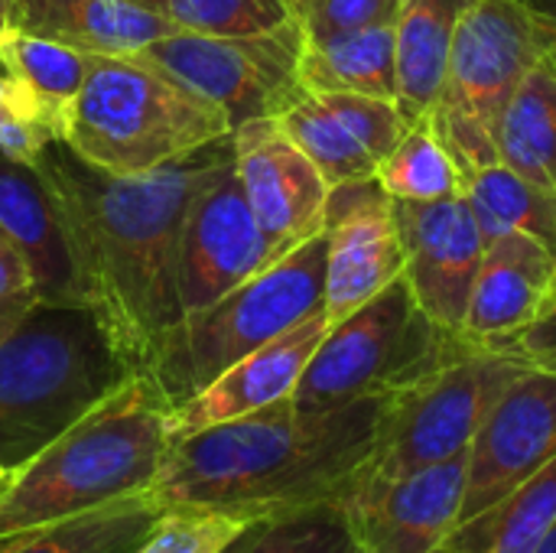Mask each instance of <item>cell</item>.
<instances>
[{"mask_svg":"<svg viewBox=\"0 0 556 553\" xmlns=\"http://www.w3.org/2000/svg\"><path fill=\"white\" fill-rule=\"evenodd\" d=\"M173 407L147 375H134L91 407L0 492V538L147 495L173 447Z\"/></svg>","mask_w":556,"mask_h":553,"instance_id":"3957f363","label":"cell"},{"mask_svg":"<svg viewBox=\"0 0 556 553\" xmlns=\"http://www.w3.org/2000/svg\"><path fill=\"white\" fill-rule=\"evenodd\" d=\"M375 183L397 202H437L466 192V173L430 117L414 121L378 163Z\"/></svg>","mask_w":556,"mask_h":553,"instance_id":"f1b7e54d","label":"cell"},{"mask_svg":"<svg viewBox=\"0 0 556 553\" xmlns=\"http://www.w3.org/2000/svg\"><path fill=\"white\" fill-rule=\"evenodd\" d=\"M556 525V456L479 521L453 531L450 551L531 553Z\"/></svg>","mask_w":556,"mask_h":553,"instance_id":"484cf974","label":"cell"},{"mask_svg":"<svg viewBox=\"0 0 556 553\" xmlns=\"http://www.w3.org/2000/svg\"><path fill=\"white\" fill-rule=\"evenodd\" d=\"M23 293H36L29 261L16 248V241L0 228V300H13Z\"/></svg>","mask_w":556,"mask_h":553,"instance_id":"d590c367","label":"cell"},{"mask_svg":"<svg viewBox=\"0 0 556 553\" xmlns=\"http://www.w3.org/2000/svg\"><path fill=\"white\" fill-rule=\"evenodd\" d=\"M521 3L531 10V16H538V20L554 23L556 26V0H521Z\"/></svg>","mask_w":556,"mask_h":553,"instance_id":"ab89813d","label":"cell"},{"mask_svg":"<svg viewBox=\"0 0 556 553\" xmlns=\"http://www.w3.org/2000/svg\"><path fill=\"white\" fill-rule=\"evenodd\" d=\"M150 495L111 502L104 508L29 531L10 553H134L160 518Z\"/></svg>","mask_w":556,"mask_h":553,"instance_id":"83f0119b","label":"cell"},{"mask_svg":"<svg viewBox=\"0 0 556 553\" xmlns=\"http://www.w3.org/2000/svg\"><path fill=\"white\" fill-rule=\"evenodd\" d=\"M33 303H36V293H23V297H13V300H0V345L23 323V316L33 310Z\"/></svg>","mask_w":556,"mask_h":553,"instance_id":"8d00e7d4","label":"cell"},{"mask_svg":"<svg viewBox=\"0 0 556 553\" xmlns=\"http://www.w3.org/2000/svg\"><path fill=\"white\" fill-rule=\"evenodd\" d=\"M20 538L23 535H7V538H0V553H10L16 544H20Z\"/></svg>","mask_w":556,"mask_h":553,"instance_id":"7bdbcfd3","label":"cell"},{"mask_svg":"<svg viewBox=\"0 0 556 553\" xmlns=\"http://www.w3.org/2000/svg\"><path fill=\"white\" fill-rule=\"evenodd\" d=\"M531 553H556V525L547 531V538H544Z\"/></svg>","mask_w":556,"mask_h":553,"instance_id":"b9f144b4","label":"cell"},{"mask_svg":"<svg viewBox=\"0 0 556 553\" xmlns=\"http://www.w3.org/2000/svg\"><path fill=\"white\" fill-rule=\"evenodd\" d=\"M440 553H459V551H450V548H443V551H440Z\"/></svg>","mask_w":556,"mask_h":553,"instance_id":"bcb514c9","label":"cell"},{"mask_svg":"<svg viewBox=\"0 0 556 553\" xmlns=\"http://www.w3.org/2000/svg\"><path fill=\"white\" fill-rule=\"evenodd\" d=\"M0 492H3V489H0Z\"/></svg>","mask_w":556,"mask_h":553,"instance_id":"7dc6e473","label":"cell"},{"mask_svg":"<svg viewBox=\"0 0 556 553\" xmlns=\"http://www.w3.org/2000/svg\"><path fill=\"white\" fill-rule=\"evenodd\" d=\"M489 349L508 352V355L521 359L531 368H544V372L556 375V290L534 323H528L521 332H515L511 339H505L498 345H489Z\"/></svg>","mask_w":556,"mask_h":553,"instance_id":"836d02e7","label":"cell"},{"mask_svg":"<svg viewBox=\"0 0 556 553\" xmlns=\"http://www.w3.org/2000/svg\"><path fill=\"white\" fill-rule=\"evenodd\" d=\"M251 553H362V548L342 502H323L264 521Z\"/></svg>","mask_w":556,"mask_h":553,"instance_id":"4dcf8cb0","label":"cell"},{"mask_svg":"<svg viewBox=\"0 0 556 553\" xmlns=\"http://www.w3.org/2000/svg\"><path fill=\"white\" fill-rule=\"evenodd\" d=\"M176 29L205 36H257L293 23L287 0H140Z\"/></svg>","mask_w":556,"mask_h":553,"instance_id":"f546056e","label":"cell"},{"mask_svg":"<svg viewBox=\"0 0 556 553\" xmlns=\"http://www.w3.org/2000/svg\"><path fill=\"white\" fill-rule=\"evenodd\" d=\"M235 173L251 212L277 257H287L326 231L332 186L316 163L287 137L277 117L244 121L231 130Z\"/></svg>","mask_w":556,"mask_h":553,"instance_id":"4fadbf2b","label":"cell"},{"mask_svg":"<svg viewBox=\"0 0 556 553\" xmlns=\"http://www.w3.org/2000/svg\"><path fill=\"white\" fill-rule=\"evenodd\" d=\"M13 26V0H0V33Z\"/></svg>","mask_w":556,"mask_h":553,"instance_id":"60d3db41","label":"cell"},{"mask_svg":"<svg viewBox=\"0 0 556 553\" xmlns=\"http://www.w3.org/2000/svg\"><path fill=\"white\" fill-rule=\"evenodd\" d=\"M287 3L293 7V16H296V10H300V3H303V0H287Z\"/></svg>","mask_w":556,"mask_h":553,"instance_id":"f6af8a7d","label":"cell"},{"mask_svg":"<svg viewBox=\"0 0 556 553\" xmlns=\"http://www.w3.org/2000/svg\"><path fill=\"white\" fill-rule=\"evenodd\" d=\"M479 342L437 323L397 277L365 306L329 326L313 352L293 404L300 411H336L365 398H394Z\"/></svg>","mask_w":556,"mask_h":553,"instance_id":"52a82bcc","label":"cell"},{"mask_svg":"<svg viewBox=\"0 0 556 553\" xmlns=\"http://www.w3.org/2000/svg\"><path fill=\"white\" fill-rule=\"evenodd\" d=\"M404 0H303L296 10V23L306 36L352 29L375 20H397Z\"/></svg>","mask_w":556,"mask_h":553,"instance_id":"d6a6232c","label":"cell"},{"mask_svg":"<svg viewBox=\"0 0 556 553\" xmlns=\"http://www.w3.org/2000/svg\"><path fill=\"white\" fill-rule=\"evenodd\" d=\"M554 456L556 375L528 365L485 414L469 447L459 528L489 515Z\"/></svg>","mask_w":556,"mask_h":553,"instance_id":"7c38bea8","label":"cell"},{"mask_svg":"<svg viewBox=\"0 0 556 553\" xmlns=\"http://www.w3.org/2000/svg\"><path fill=\"white\" fill-rule=\"evenodd\" d=\"M300 52L303 26L293 20L257 36H205L173 29L134 55L222 108L235 130L244 121L277 117L306 91L300 81Z\"/></svg>","mask_w":556,"mask_h":553,"instance_id":"30bf717a","label":"cell"},{"mask_svg":"<svg viewBox=\"0 0 556 553\" xmlns=\"http://www.w3.org/2000/svg\"><path fill=\"white\" fill-rule=\"evenodd\" d=\"M326 231L264 267L205 310L182 316L153 345L147 375L176 411L222 372L323 310Z\"/></svg>","mask_w":556,"mask_h":553,"instance_id":"8992f818","label":"cell"},{"mask_svg":"<svg viewBox=\"0 0 556 553\" xmlns=\"http://www.w3.org/2000/svg\"><path fill=\"white\" fill-rule=\"evenodd\" d=\"M391 205L404 244V277L417 303L437 323L463 332L472 284L485 257V235L472 199L459 192L437 202L391 199Z\"/></svg>","mask_w":556,"mask_h":553,"instance_id":"5bb4252c","label":"cell"},{"mask_svg":"<svg viewBox=\"0 0 556 553\" xmlns=\"http://www.w3.org/2000/svg\"><path fill=\"white\" fill-rule=\"evenodd\" d=\"M397 277H404V244L391 196L375 179L336 186L326 215L323 313L329 326L342 323Z\"/></svg>","mask_w":556,"mask_h":553,"instance_id":"9a60e30c","label":"cell"},{"mask_svg":"<svg viewBox=\"0 0 556 553\" xmlns=\"http://www.w3.org/2000/svg\"><path fill=\"white\" fill-rule=\"evenodd\" d=\"M0 228L16 241L42 303H85L75 244L55 189L36 163L0 153ZM88 306V303H85Z\"/></svg>","mask_w":556,"mask_h":553,"instance_id":"d6986e66","label":"cell"},{"mask_svg":"<svg viewBox=\"0 0 556 553\" xmlns=\"http://www.w3.org/2000/svg\"><path fill=\"white\" fill-rule=\"evenodd\" d=\"M538 62V20L521 0H476L469 7L450 49L443 88L427 114L466 179L498 163L502 114Z\"/></svg>","mask_w":556,"mask_h":553,"instance_id":"9c48e42d","label":"cell"},{"mask_svg":"<svg viewBox=\"0 0 556 553\" xmlns=\"http://www.w3.org/2000/svg\"><path fill=\"white\" fill-rule=\"evenodd\" d=\"M13 26L88 55H134L176 29L140 0H13Z\"/></svg>","mask_w":556,"mask_h":553,"instance_id":"44dd1931","label":"cell"},{"mask_svg":"<svg viewBox=\"0 0 556 553\" xmlns=\"http://www.w3.org/2000/svg\"><path fill=\"white\" fill-rule=\"evenodd\" d=\"M231 156L235 137L225 134L130 176L88 166L62 140H52L36 160L65 212L85 303L111 323L137 372L147 368L163 332L182 319L176 293L182 222L195 192Z\"/></svg>","mask_w":556,"mask_h":553,"instance_id":"6da1fadb","label":"cell"},{"mask_svg":"<svg viewBox=\"0 0 556 553\" xmlns=\"http://www.w3.org/2000/svg\"><path fill=\"white\" fill-rule=\"evenodd\" d=\"M251 525L257 521L225 512L163 508L156 525L134 553H222Z\"/></svg>","mask_w":556,"mask_h":553,"instance_id":"1f68e13d","label":"cell"},{"mask_svg":"<svg viewBox=\"0 0 556 553\" xmlns=\"http://www.w3.org/2000/svg\"><path fill=\"white\" fill-rule=\"evenodd\" d=\"M534 20H538V16H534ZM538 36H541V55L556 68V26L554 23L538 20Z\"/></svg>","mask_w":556,"mask_h":553,"instance_id":"74e56055","label":"cell"},{"mask_svg":"<svg viewBox=\"0 0 556 553\" xmlns=\"http://www.w3.org/2000/svg\"><path fill=\"white\" fill-rule=\"evenodd\" d=\"M277 121L332 189L375 179L378 163L410 127L394 98L352 91H303Z\"/></svg>","mask_w":556,"mask_h":553,"instance_id":"2e32d148","label":"cell"},{"mask_svg":"<svg viewBox=\"0 0 556 553\" xmlns=\"http://www.w3.org/2000/svg\"><path fill=\"white\" fill-rule=\"evenodd\" d=\"M388 404L391 398H365L336 411H300L287 398L176 437L147 495L160 508H202L251 521L342 502L371 456Z\"/></svg>","mask_w":556,"mask_h":553,"instance_id":"7a4b0ae2","label":"cell"},{"mask_svg":"<svg viewBox=\"0 0 556 553\" xmlns=\"http://www.w3.org/2000/svg\"><path fill=\"white\" fill-rule=\"evenodd\" d=\"M10 479H13V473H7V469H3V466H0V489H3V486H7V482H10Z\"/></svg>","mask_w":556,"mask_h":553,"instance_id":"ee69618b","label":"cell"},{"mask_svg":"<svg viewBox=\"0 0 556 553\" xmlns=\"http://www.w3.org/2000/svg\"><path fill=\"white\" fill-rule=\"evenodd\" d=\"M261 525H264V521L251 525V528H248L244 535H238V538H235V541H231V544H228V548H225L222 553H251L254 541H257V531H261Z\"/></svg>","mask_w":556,"mask_h":553,"instance_id":"f35d334b","label":"cell"},{"mask_svg":"<svg viewBox=\"0 0 556 553\" xmlns=\"http://www.w3.org/2000/svg\"><path fill=\"white\" fill-rule=\"evenodd\" d=\"M469 450L342 505L362 553H440L459 528Z\"/></svg>","mask_w":556,"mask_h":553,"instance_id":"e0dca14e","label":"cell"},{"mask_svg":"<svg viewBox=\"0 0 556 553\" xmlns=\"http://www.w3.org/2000/svg\"><path fill=\"white\" fill-rule=\"evenodd\" d=\"M495 147L498 163L556 189V68L544 55L508 101Z\"/></svg>","mask_w":556,"mask_h":553,"instance_id":"cb8c5ba5","label":"cell"},{"mask_svg":"<svg viewBox=\"0 0 556 553\" xmlns=\"http://www.w3.org/2000/svg\"><path fill=\"white\" fill-rule=\"evenodd\" d=\"M556 290V254L521 231L485 241L463 332L479 345H498L541 316Z\"/></svg>","mask_w":556,"mask_h":553,"instance_id":"ffe728a7","label":"cell"},{"mask_svg":"<svg viewBox=\"0 0 556 553\" xmlns=\"http://www.w3.org/2000/svg\"><path fill=\"white\" fill-rule=\"evenodd\" d=\"M479 228L489 238L521 231L556 254V189L538 186L505 163H492L466 179Z\"/></svg>","mask_w":556,"mask_h":553,"instance_id":"4316f807","label":"cell"},{"mask_svg":"<svg viewBox=\"0 0 556 553\" xmlns=\"http://www.w3.org/2000/svg\"><path fill=\"white\" fill-rule=\"evenodd\" d=\"M300 81L306 91H352L397 101V20L319 36L303 33Z\"/></svg>","mask_w":556,"mask_h":553,"instance_id":"7402d4cb","label":"cell"},{"mask_svg":"<svg viewBox=\"0 0 556 553\" xmlns=\"http://www.w3.org/2000/svg\"><path fill=\"white\" fill-rule=\"evenodd\" d=\"M134 375L94 306L36 300L0 345V466L20 473Z\"/></svg>","mask_w":556,"mask_h":553,"instance_id":"277c9868","label":"cell"},{"mask_svg":"<svg viewBox=\"0 0 556 553\" xmlns=\"http://www.w3.org/2000/svg\"><path fill=\"white\" fill-rule=\"evenodd\" d=\"M528 365L508 352L476 345L420 385L391 398L371 456L352 476L342 505L368 499L384 486L466 453L508 385Z\"/></svg>","mask_w":556,"mask_h":553,"instance_id":"ba28073f","label":"cell"},{"mask_svg":"<svg viewBox=\"0 0 556 553\" xmlns=\"http://www.w3.org/2000/svg\"><path fill=\"white\" fill-rule=\"evenodd\" d=\"M0 65L7 75L20 78L33 91V98L39 101V108L46 114L52 137L62 140L68 108L75 104V98L85 85L91 55L10 26L0 33Z\"/></svg>","mask_w":556,"mask_h":553,"instance_id":"d4e9b609","label":"cell"},{"mask_svg":"<svg viewBox=\"0 0 556 553\" xmlns=\"http://www.w3.org/2000/svg\"><path fill=\"white\" fill-rule=\"evenodd\" d=\"M231 134L222 108L140 55H91L62 143L88 166L130 176Z\"/></svg>","mask_w":556,"mask_h":553,"instance_id":"5b68a950","label":"cell"},{"mask_svg":"<svg viewBox=\"0 0 556 553\" xmlns=\"http://www.w3.org/2000/svg\"><path fill=\"white\" fill-rule=\"evenodd\" d=\"M476 0H404L397 13V108L414 124L443 88L450 49Z\"/></svg>","mask_w":556,"mask_h":553,"instance_id":"603a6c76","label":"cell"},{"mask_svg":"<svg viewBox=\"0 0 556 553\" xmlns=\"http://www.w3.org/2000/svg\"><path fill=\"white\" fill-rule=\"evenodd\" d=\"M326 332H329V319L319 310L309 319H303L300 326L287 329L283 336L270 339L257 352L235 362L205 391H199L195 398H189L186 404H179L169 414L173 440L293 398V391H296L313 352L326 339Z\"/></svg>","mask_w":556,"mask_h":553,"instance_id":"ac0fdd59","label":"cell"},{"mask_svg":"<svg viewBox=\"0 0 556 553\" xmlns=\"http://www.w3.org/2000/svg\"><path fill=\"white\" fill-rule=\"evenodd\" d=\"M55 137L42 127L33 124L13 111H0V153L20 163H36L39 153L52 143Z\"/></svg>","mask_w":556,"mask_h":553,"instance_id":"e575fe53","label":"cell"},{"mask_svg":"<svg viewBox=\"0 0 556 553\" xmlns=\"http://www.w3.org/2000/svg\"><path fill=\"white\" fill-rule=\"evenodd\" d=\"M274 261L280 257L251 212L231 156L195 192L182 222L176 257V293L182 316L212 306Z\"/></svg>","mask_w":556,"mask_h":553,"instance_id":"8fae6325","label":"cell"}]
</instances>
